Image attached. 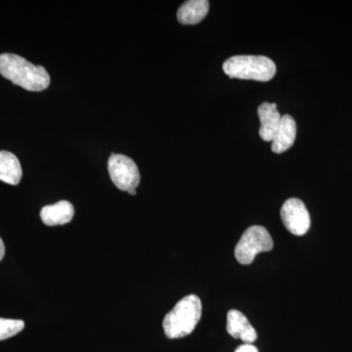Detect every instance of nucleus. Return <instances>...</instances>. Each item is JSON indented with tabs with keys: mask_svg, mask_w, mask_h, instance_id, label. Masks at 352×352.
Wrapping results in <instances>:
<instances>
[{
	"mask_svg": "<svg viewBox=\"0 0 352 352\" xmlns=\"http://www.w3.org/2000/svg\"><path fill=\"white\" fill-rule=\"evenodd\" d=\"M273 245L272 237L264 227L252 226L245 231L236 245L235 256L241 264L248 265L261 252L271 251Z\"/></svg>",
	"mask_w": 352,
	"mask_h": 352,
	"instance_id": "nucleus-4",
	"label": "nucleus"
},
{
	"mask_svg": "<svg viewBox=\"0 0 352 352\" xmlns=\"http://www.w3.org/2000/svg\"><path fill=\"white\" fill-rule=\"evenodd\" d=\"M23 170L19 159L8 151H0V180L10 185H18Z\"/></svg>",
	"mask_w": 352,
	"mask_h": 352,
	"instance_id": "nucleus-12",
	"label": "nucleus"
},
{
	"mask_svg": "<svg viewBox=\"0 0 352 352\" xmlns=\"http://www.w3.org/2000/svg\"><path fill=\"white\" fill-rule=\"evenodd\" d=\"M281 219L287 230L294 235H305L310 227L309 214L300 199L292 198L285 201L281 208Z\"/></svg>",
	"mask_w": 352,
	"mask_h": 352,
	"instance_id": "nucleus-6",
	"label": "nucleus"
},
{
	"mask_svg": "<svg viewBox=\"0 0 352 352\" xmlns=\"http://www.w3.org/2000/svg\"><path fill=\"white\" fill-rule=\"evenodd\" d=\"M201 316V302L195 295L179 300L164 317L163 327L168 339L186 337L195 330Z\"/></svg>",
	"mask_w": 352,
	"mask_h": 352,
	"instance_id": "nucleus-2",
	"label": "nucleus"
},
{
	"mask_svg": "<svg viewBox=\"0 0 352 352\" xmlns=\"http://www.w3.org/2000/svg\"><path fill=\"white\" fill-rule=\"evenodd\" d=\"M261 129L259 135L264 141H272L281 122L282 116L278 112L275 103H263L258 109Z\"/></svg>",
	"mask_w": 352,
	"mask_h": 352,
	"instance_id": "nucleus-8",
	"label": "nucleus"
},
{
	"mask_svg": "<svg viewBox=\"0 0 352 352\" xmlns=\"http://www.w3.org/2000/svg\"><path fill=\"white\" fill-rule=\"evenodd\" d=\"M226 330L231 337L240 339L245 344H252L258 339L256 331L239 310L232 309L227 314Z\"/></svg>",
	"mask_w": 352,
	"mask_h": 352,
	"instance_id": "nucleus-7",
	"label": "nucleus"
},
{
	"mask_svg": "<svg viewBox=\"0 0 352 352\" xmlns=\"http://www.w3.org/2000/svg\"><path fill=\"white\" fill-rule=\"evenodd\" d=\"M223 71L231 78L270 82L276 74V65L265 56L239 55L227 59Z\"/></svg>",
	"mask_w": 352,
	"mask_h": 352,
	"instance_id": "nucleus-3",
	"label": "nucleus"
},
{
	"mask_svg": "<svg viewBox=\"0 0 352 352\" xmlns=\"http://www.w3.org/2000/svg\"><path fill=\"white\" fill-rule=\"evenodd\" d=\"M4 254H6V245H4L3 241L0 238V261L3 259Z\"/></svg>",
	"mask_w": 352,
	"mask_h": 352,
	"instance_id": "nucleus-15",
	"label": "nucleus"
},
{
	"mask_svg": "<svg viewBox=\"0 0 352 352\" xmlns=\"http://www.w3.org/2000/svg\"><path fill=\"white\" fill-rule=\"evenodd\" d=\"M296 138V124L295 120L289 115L282 117L280 126L272 140L271 150L276 154L286 152L295 143Z\"/></svg>",
	"mask_w": 352,
	"mask_h": 352,
	"instance_id": "nucleus-9",
	"label": "nucleus"
},
{
	"mask_svg": "<svg viewBox=\"0 0 352 352\" xmlns=\"http://www.w3.org/2000/svg\"><path fill=\"white\" fill-rule=\"evenodd\" d=\"M24 321L0 318V340L14 337L24 330Z\"/></svg>",
	"mask_w": 352,
	"mask_h": 352,
	"instance_id": "nucleus-13",
	"label": "nucleus"
},
{
	"mask_svg": "<svg viewBox=\"0 0 352 352\" xmlns=\"http://www.w3.org/2000/svg\"><path fill=\"white\" fill-rule=\"evenodd\" d=\"M74 206L68 201H60L54 205L45 206L41 212V220L48 226H64L73 219Z\"/></svg>",
	"mask_w": 352,
	"mask_h": 352,
	"instance_id": "nucleus-10",
	"label": "nucleus"
},
{
	"mask_svg": "<svg viewBox=\"0 0 352 352\" xmlns=\"http://www.w3.org/2000/svg\"><path fill=\"white\" fill-rule=\"evenodd\" d=\"M108 171L116 187L129 192L131 195H136L135 189L141 180L140 173L138 164L131 157L113 154L109 157Z\"/></svg>",
	"mask_w": 352,
	"mask_h": 352,
	"instance_id": "nucleus-5",
	"label": "nucleus"
},
{
	"mask_svg": "<svg viewBox=\"0 0 352 352\" xmlns=\"http://www.w3.org/2000/svg\"><path fill=\"white\" fill-rule=\"evenodd\" d=\"M210 9L208 0H189L184 2L177 11L178 22L183 25H196L205 19Z\"/></svg>",
	"mask_w": 352,
	"mask_h": 352,
	"instance_id": "nucleus-11",
	"label": "nucleus"
},
{
	"mask_svg": "<svg viewBox=\"0 0 352 352\" xmlns=\"http://www.w3.org/2000/svg\"><path fill=\"white\" fill-rule=\"evenodd\" d=\"M235 352H258V349L252 344H245L238 347Z\"/></svg>",
	"mask_w": 352,
	"mask_h": 352,
	"instance_id": "nucleus-14",
	"label": "nucleus"
},
{
	"mask_svg": "<svg viewBox=\"0 0 352 352\" xmlns=\"http://www.w3.org/2000/svg\"><path fill=\"white\" fill-rule=\"evenodd\" d=\"M0 74L29 91H43L50 85V76L43 66H36L11 53L0 55Z\"/></svg>",
	"mask_w": 352,
	"mask_h": 352,
	"instance_id": "nucleus-1",
	"label": "nucleus"
}]
</instances>
